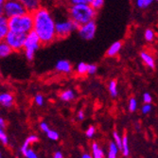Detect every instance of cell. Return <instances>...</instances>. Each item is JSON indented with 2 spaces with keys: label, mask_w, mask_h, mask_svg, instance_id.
<instances>
[{
  "label": "cell",
  "mask_w": 158,
  "mask_h": 158,
  "mask_svg": "<svg viewBox=\"0 0 158 158\" xmlns=\"http://www.w3.org/2000/svg\"><path fill=\"white\" fill-rule=\"evenodd\" d=\"M32 31L39 37L42 45L48 46L57 39L55 33V20L48 9L41 6L32 12Z\"/></svg>",
  "instance_id": "6da1fadb"
},
{
  "label": "cell",
  "mask_w": 158,
  "mask_h": 158,
  "mask_svg": "<svg viewBox=\"0 0 158 158\" xmlns=\"http://www.w3.org/2000/svg\"><path fill=\"white\" fill-rule=\"evenodd\" d=\"M98 10L91 5L85 4H69L67 7L68 18H70L78 26L95 20Z\"/></svg>",
  "instance_id": "7a4b0ae2"
},
{
  "label": "cell",
  "mask_w": 158,
  "mask_h": 158,
  "mask_svg": "<svg viewBox=\"0 0 158 158\" xmlns=\"http://www.w3.org/2000/svg\"><path fill=\"white\" fill-rule=\"evenodd\" d=\"M8 24L10 31L27 34L31 31L33 27L32 13L27 11L20 15L8 18Z\"/></svg>",
  "instance_id": "3957f363"
},
{
  "label": "cell",
  "mask_w": 158,
  "mask_h": 158,
  "mask_svg": "<svg viewBox=\"0 0 158 158\" xmlns=\"http://www.w3.org/2000/svg\"><path fill=\"white\" fill-rule=\"evenodd\" d=\"M41 46L42 44L40 42V39L33 31L27 33L23 48V52L26 58L28 61H32L36 51L41 48Z\"/></svg>",
  "instance_id": "277c9868"
},
{
  "label": "cell",
  "mask_w": 158,
  "mask_h": 158,
  "mask_svg": "<svg viewBox=\"0 0 158 158\" xmlns=\"http://www.w3.org/2000/svg\"><path fill=\"white\" fill-rule=\"evenodd\" d=\"M78 25L70 18L55 22V33L57 39L67 38L73 31H77Z\"/></svg>",
  "instance_id": "5b68a950"
},
{
  "label": "cell",
  "mask_w": 158,
  "mask_h": 158,
  "mask_svg": "<svg viewBox=\"0 0 158 158\" xmlns=\"http://www.w3.org/2000/svg\"><path fill=\"white\" fill-rule=\"evenodd\" d=\"M25 39H26L25 33L9 31L4 41L10 46L12 52H21L23 51Z\"/></svg>",
  "instance_id": "8992f818"
},
{
  "label": "cell",
  "mask_w": 158,
  "mask_h": 158,
  "mask_svg": "<svg viewBox=\"0 0 158 158\" xmlns=\"http://www.w3.org/2000/svg\"><path fill=\"white\" fill-rule=\"evenodd\" d=\"M3 14L7 18L17 16L27 12L25 7L18 0H5L2 5Z\"/></svg>",
  "instance_id": "52a82bcc"
},
{
  "label": "cell",
  "mask_w": 158,
  "mask_h": 158,
  "mask_svg": "<svg viewBox=\"0 0 158 158\" xmlns=\"http://www.w3.org/2000/svg\"><path fill=\"white\" fill-rule=\"evenodd\" d=\"M77 31L79 32V35L86 41L92 40L97 32V25L95 20L89 21L85 24H82L78 27Z\"/></svg>",
  "instance_id": "ba28073f"
},
{
  "label": "cell",
  "mask_w": 158,
  "mask_h": 158,
  "mask_svg": "<svg viewBox=\"0 0 158 158\" xmlns=\"http://www.w3.org/2000/svg\"><path fill=\"white\" fill-rule=\"evenodd\" d=\"M55 69L57 72L62 73V74H71L73 72V66L71 64L70 62L66 61V60H60L57 62L56 65H55Z\"/></svg>",
  "instance_id": "9c48e42d"
},
{
  "label": "cell",
  "mask_w": 158,
  "mask_h": 158,
  "mask_svg": "<svg viewBox=\"0 0 158 158\" xmlns=\"http://www.w3.org/2000/svg\"><path fill=\"white\" fill-rule=\"evenodd\" d=\"M140 58L146 66H148L151 69L155 68V60L152 53H150L147 50H143L140 52Z\"/></svg>",
  "instance_id": "30bf717a"
},
{
  "label": "cell",
  "mask_w": 158,
  "mask_h": 158,
  "mask_svg": "<svg viewBox=\"0 0 158 158\" xmlns=\"http://www.w3.org/2000/svg\"><path fill=\"white\" fill-rule=\"evenodd\" d=\"M28 12H33L41 7V0H18Z\"/></svg>",
  "instance_id": "8fae6325"
},
{
  "label": "cell",
  "mask_w": 158,
  "mask_h": 158,
  "mask_svg": "<svg viewBox=\"0 0 158 158\" xmlns=\"http://www.w3.org/2000/svg\"><path fill=\"white\" fill-rule=\"evenodd\" d=\"M14 103V98L11 93L9 92H4L0 93V105L6 107V108H10Z\"/></svg>",
  "instance_id": "7c38bea8"
},
{
  "label": "cell",
  "mask_w": 158,
  "mask_h": 158,
  "mask_svg": "<svg viewBox=\"0 0 158 158\" xmlns=\"http://www.w3.org/2000/svg\"><path fill=\"white\" fill-rule=\"evenodd\" d=\"M9 31L10 28L8 24V18L4 14H0V42L4 41Z\"/></svg>",
  "instance_id": "4fadbf2b"
},
{
  "label": "cell",
  "mask_w": 158,
  "mask_h": 158,
  "mask_svg": "<svg viewBox=\"0 0 158 158\" xmlns=\"http://www.w3.org/2000/svg\"><path fill=\"white\" fill-rule=\"evenodd\" d=\"M122 48V42L117 41L113 43V44L109 47V48L106 51V55L108 57H116Z\"/></svg>",
  "instance_id": "5bb4252c"
},
{
  "label": "cell",
  "mask_w": 158,
  "mask_h": 158,
  "mask_svg": "<svg viewBox=\"0 0 158 158\" xmlns=\"http://www.w3.org/2000/svg\"><path fill=\"white\" fill-rule=\"evenodd\" d=\"M91 154L94 158H103L105 156L103 149L97 142H93L91 144Z\"/></svg>",
  "instance_id": "9a60e30c"
},
{
  "label": "cell",
  "mask_w": 158,
  "mask_h": 158,
  "mask_svg": "<svg viewBox=\"0 0 158 158\" xmlns=\"http://www.w3.org/2000/svg\"><path fill=\"white\" fill-rule=\"evenodd\" d=\"M76 95H75V92L72 90V89H67V90H64L63 91L61 94H60V99L64 102H72V100L75 98Z\"/></svg>",
  "instance_id": "2e32d148"
},
{
  "label": "cell",
  "mask_w": 158,
  "mask_h": 158,
  "mask_svg": "<svg viewBox=\"0 0 158 158\" xmlns=\"http://www.w3.org/2000/svg\"><path fill=\"white\" fill-rule=\"evenodd\" d=\"M38 141H39V138H38V136H37L36 135H28V136L26 138L25 142L23 143V145H22V147H21L20 152H23V151H25L26 149L30 148L31 145L35 144V143L38 142Z\"/></svg>",
  "instance_id": "e0dca14e"
},
{
  "label": "cell",
  "mask_w": 158,
  "mask_h": 158,
  "mask_svg": "<svg viewBox=\"0 0 158 158\" xmlns=\"http://www.w3.org/2000/svg\"><path fill=\"white\" fill-rule=\"evenodd\" d=\"M12 53L11 48L5 41L0 42V58H6Z\"/></svg>",
  "instance_id": "ac0fdd59"
},
{
  "label": "cell",
  "mask_w": 158,
  "mask_h": 158,
  "mask_svg": "<svg viewBox=\"0 0 158 158\" xmlns=\"http://www.w3.org/2000/svg\"><path fill=\"white\" fill-rule=\"evenodd\" d=\"M119 151L121 152V154L123 156H129L130 155V147H129V139L127 135L122 136L121 146L119 148Z\"/></svg>",
  "instance_id": "d6986e66"
},
{
  "label": "cell",
  "mask_w": 158,
  "mask_h": 158,
  "mask_svg": "<svg viewBox=\"0 0 158 158\" xmlns=\"http://www.w3.org/2000/svg\"><path fill=\"white\" fill-rule=\"evenodd\" d=\"M118 152H119V148L117 146V144L114 141L111 142L109 144V148H108L107 157L108 158H116V157H118Z\"/></svg>",
  "instance_id": "ffe728a7"
},
{
  "label": "cell",
  "mask_w": 158,
  "mask_h": 158,
  "mask_svg": "<svg viewBox=\"0 0 158 158\" xmlns=\"http://www.w3.org/2000/svg\"><path fill=\"white\" fill-rule=\"evenodd\" d=\"M87 64H85L84 62H81L77 64L76 69H75V73L78 76H85L87 75Z\"/></svg>",
  "instance_id": "44dd1931"
},
{
  "label": "cell",
  "mask_w": 158,
  "mask_h": 158,
  "mask_svg": "<svg viewBox=\"0 0 158 158\" xmlns=\"http://www.w3.org/2000/svg\"><path fill=\"white\" fill-rule=\"evenodd\" d=\"M108 91L111 95L112 98H116L118 97V81L116 80H113L109 82L108 85Z\"/></svg>",
  "instance_id": "7402d4cb"
},
{
  "label": "cell",
  "mask_w": 158,
  "mask_h": 158,
  "mask_svg": "<svg viewBox=\"0 0 158 158\" xmlns=\"http://www.w3.org/2000/svg\"><path fill=\"white\" fill-rule=\"evenodd\" d=\"M144 38L147 42L152 43L155 40V31L152 28H147L144 32Z\"/></svg>",
  "instance_id": "603a6c76"
},
{
  "label": "cell",
  "mask_w": 158,
  "mask_h": 158,
  "mask_svg": "<svg viewBox=\"0 0 158 158\" xmlns=\"http://www.w3.org/2000/svg\"><path fill=\"white\" fill-rule=\"evenodd\" d=\"M22 155L25 156L26 158H37L38 157V154L36 153V152L31 149V148H27L26 149L25 151L21 152Z\"/></svg>",
  "instance_id": "cb8c5ba5"
},
{
  "label": "cell",
  "mask_w": 158,
  "mask_h": 158,
  "mask_svg": "<svg viewBox=\"0 0 158 158\" xmlns=\"http://www.w3.org/2000/svg\"><path fill=\"white\" fill-rule=\"evenodd\" d=\"M153 2H154V0H136V6L139 9H147Z\"/></svg>",
  "instance_id": "d4e9b609"
},
{
  "label": "cell",
  "mask_w": 158,
  "mask_h": 158,
  "mask_svg": "<svg viewBox=\"0 0 158 158\" xmlns=\"http://www.w3.org/2000/svg\"><path fill=\"white\" fill-rule=\"evenodd\" d=\"M128 108H129V111L130 112H135L137 110V102L136 99L134 98H131L129 99V104H128Z\"/></svg>",
  "instance_id": "484cf974"
},
{
  "label": "cell",
  "mask_w": 158,
  "mask_h": 158,
  "mask_svg": "<svg viewBox=\"0 0 158 158\" xmlns=\"http://www.w3.org/2000/svg\"><path fill=\"white\" fill-rule=\"evenodd\" d=\"M0 142H1L2 144H4V145H8V143H9L8 135L5 133L4 128H2V127H0Z\"/></svg>",
  "instance_id": "4316f807"
},
{
  "label": "cell",
  "mask_w": 158,
  "mask_h": 158,
  "mask_svg": "<svg viewBox=\"0 0 158 158\" xmlns=\"http://www.w3.org/2000/svg\"><path fill=\"white\" fill-rule=\"evenodd\" d=\"M104 1L105 0H91V3L90 5L96 10H98L102 8L103 4H104Z\"/></svg>",
  "instance_id": "83f0119b"
},
{
  "label": "cell",
  "mask_w": 158,
  "mask_h": 158,
  "mask_svg": "<svg viewBox=\"0 0 158 158\" xmlns=\"http://www.w3.org/2000/svg\"><path fill=\"white\" fill-rule=\"evenodd\" d=\"M47 134V135H48V137L50 139V140H52V141H57V140H59V134L57 133L56 131H54V130H49L46 133Z\"/></svg>",
  "instance_id": "f1b7e54d"
},
{
  "label": "cell",
  "mask_w": 158,
  "mask_h": 158,
  "mask_svg": "<svg viewBox=\"0 0 158 158\" xmlns=\"http://www.w3.org/2000/svg\"><path fill=\"white\" fill-rule=\"evenodd\" d=\"M34 102L37 106H43L45 103V98L41 94H37L34 97Z\"/></svg>",
  "instance_id": "f546056e"
},
{
  "label": "cell",
  "mask_w": 158,
  "mask_h": 158,
  "mask_svg": "<svg viewBox=\"0 0 158 158\" xmlns=\"http://www.w3.org/2000/svg\"><path fill=\"white\" fill-rule=\"evenodd\" d=\"M113 138H114V142L116 143L117 146L118 148H120L121 146V141H122V136L118 133V132H114L113 134Z\"/></svg>",
  "instance_id": "4dcf8cb0"
},
{
  "label": "cell",
  "mask_w": 158,
  "mask_h": 158,
  "mask_svg": "<svg viewBox=\"0 0 158 158\" xmlns=\"http://www.w3.org/2000/svg\"><path fill=\"white\" fill-rule=\"evenodd\" d=\"M152 106L151 103H144V105H143L142 108H141L142 114H145V116H146V114H149L152 112Z\"/></svg>",
  "instance_id": "1f68e13d"
},
{
  "label": "cell",
  "mask_w": 158,
  "mask_h": 158,
  "mask_svg": "<svg viewBox=\"0 0 158 158\" xmlns=\"http://www.w3.org/2000/svg\"><path fill=\"white\" fill-rule=\"evenodd\" d=\"M95 134H96V128L94 126H89L87 128V130H86V132H85V135L88 138H93Z\"/></svg>",
  "instance_id": "d6a6232c"
},
{
  "label": "cell",
  "mask_w": 158,
  "mask_h": 158,
  "mask_svg": "<svg viewBox=\"0 0 158 158\" xmlns=\"http://www.w3.org/2000/svg\"><path fill=\"white\" fill-rule=\"evenodd\" d=\"M98 71V66L94 64H88L87 65V75H94L97 73Z\"/></svg>",
  "instance_id": "836d02e7"
},
{
  "label": "cell",
  "mask_w": 158,
  "mask_h": 158,
  "mask_svg": "<svg viewBox=\"0 0 158 158\" xmlns=\"http://www.w3.org/2000/svg\"><path fill=\"white\" fill-rule=\"evenodd\" d=\"M68 4H85L90 5L91 0H68Z\"/></svg>",
  "instance_id": "e575fe53"
},
{
  "label": "cell",
  "mask_w": 158,
  "mask_h": 158,
  "mask_svg": "<svg viewBox=\"0 0 158 158\" xmlns=\"http://www.w3.org/2000/svg\"><path fill=\"white\" fill-rule=\"evenodd\" d=\"M143 102L144 103H152V97L150 93H144L143 95Z\"/></svg>",
  "instance_id": "d590c367"
},
{
  "label": "cell",
  "mask_w": 158,
  "mask_h": 158,
  "mask_svg": "<svg viewBox=\"0 0 158 158\" xmlns=\"http://www.w3.org/2000/svg\"><path fill=\"white\" fill-rule=\"evenodd\" d=\"M40 129H41V131H42V132L47 133L50 128H49V126H48V123H46V122H41V124H40Z\"/></svg>",
  "instance_id": "8d00e7d4"
},
{
  "label": "cell",
  "mask_w": 158,
  "mask_h": 158,
  "mask_svg": "<svg viewBox=\"0 0 158 158\" xmlns=\"http://www.w3.org/2000/svg\"><path fill=\"white\" fill-rule=\"evenodd\" d=\"M84 118H85V113H84V111L83 110L78 111V113H77V118H78V120H83Z\"/></svg>",
  "instance_id": "74e56055"
},
{
  "label": "cell",
  "mask_w": 158,
  "mask_h": 158,
  "mask_svg": "<svg viewBox=\"0 0 158 158\" xmlns=\"http://www.w3.org/2000/svg\"><path fill=\"white\" fill-rule=\"evenodd\" d=\"M53 157H54V158H63V157H64V154H63L62 152L58 151V152H54Z\"/></svg>",
  "instance_id": "f35d334b"
},
{
  "label": "cell",
  "mask_w": 158,
  "mask_h": 158,
  "mask_svg": "<svg viewBox=\"0 0 158 158\" xmlns=\"http://www.w3.org/2000/svg\"><path fill=\"white\" fill-rule=\"evenodd\" d=\"M6 126V121L3 118L0 117V127H2V128H5Z\"/></svg>",
  "instance_id": "ab89813d"
},
{
  "label": "cell",
  "mask_w": 158,
  "mask_h": 158,
  "mask_svg": "<svg viewBox=\"0 0 158 158\" xmlns=\"http://www.w3.org/2000/svg\"><path fill=\"white\" fill-rule=\"evenodd\" d=\"M81 157L82 158H92V154L89 153V152H83Z\"/></svg>",
  "instance_id": "60d3db41"
},
{
  "label": "cell",
  "mask_w": 158,
  "mask_h": 158,
  "mask_svg": "<svg viewBox=\"0 0 158 158\" xmlns=\"http://www.w3.org/2000/svg\"><path fill=\"white\" fill-rule=\"evenodd\" d=\"M4 1H5V0H0V7H2V5H3Z\"/></svg>",
  "instance_id": "b9f144b4"
},
{
  "label": "cell",
  "mask_w": 158,
  "mask_h": 158,
  "mask_svg": "<svg viewBox=\"0 0 158 158\" xmlns=\"http://www.w3.org/2000/svg\"><path fill=\"white\" fill-rule=\"evenodd\" d=\"M0 14H3V10H2V7H0Z\"/></svg>",
  "instance_id": "7bdbcfd3"
},
{
  "label": "cell",
  "mask_w": 158,
  "mask_h": 158,
  "mask_svg": "<svg viewBox=\"0 0 158 158\" xmlns=\"http://www.w3.org/2000/svg\"><path fill=\"white\" fill-rule=\"evenodd\" d=\"M60 2H68V0H59Z\"/></svg>",
  "instance_id": "ee69618b"
},
{
  "label": "cell",
  "mask_w": 158,
  "mask_h": 158,
  "mask_svg": "<svg viewBox=\"0 0 158 158\" xmlns=\"http://www.w3.org/2000/svg\"><path fill=\"white\" fill-rule=\"evenodd\" d=\"M2 157V153H1V152H0V158Z\"/></svg>",
  "instance_id": "f6af8a7d"
}]
</instances>
